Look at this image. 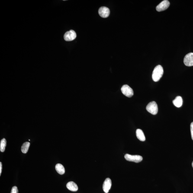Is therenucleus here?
I'll list each match as a JSON object with an SVG mask.
<instances>
[{"instance_id":"f257e3e1","label":"nucleus","mask_w":193,"mask_h":193,"mask_svg":"<svg viewBox=\"0 0 193 193\" xmlns=\"http://www.w3.org/2000/svg\"><path fill=\"white\" fill-rule=\"evenodd\" d=\"M163 73V69L162 66L159 65L156 66L152 73V78L153 81L155 82L159 81L162 77Z\"/></svg>"},{"instance_id":"f03ea898","label":"nucleus","mask_w":193,"mask_h":193,"mask_svg":"<svg viewBox=\"0 0 193 193\" xmlns=\"http://www.w3.org/2000/svg\"><path fill=\"white\" fill-rule=\"evenodd\" d=\"M146 110L153 115H155L158 112V106L156 103L152 101L148 104L146 107Z\"/></svg>"},{"instance_id":"7ed1b4c3","label":"nucleus","mask_w":193,"mask_h":193,"mask_svg":"<svg viewBox=\"0 0 193 193\" xmlns=\"http://www.w3.org/2000/svg\"><path fill=\"white\" fill-rule=\"evenodd\" d=\"M124 158L126 160L129 161L133 162L139 163L143 160V158L140 155H132L126 154L124 156Z\"/></svg>"},{"instance_id":"20e7f679","label":"nucleus","mask_w":193,"mask_h":193,"mask_svg":"<svg viewBox=\"0 0 193 193\" xmlns=\"http://www.w3.org/2000/svg\"><path fill=\"white\" fill-rule=\"evenodd\" d=\"M121 91L123 95L128 97H131L134 95L133 89L128 85H125L122 87Z\"/></svg>"},{"instance_id":"39448f33","label":"nucleus","mask_w":193,"mask_h":193,"mask_svg":"<svg viewBox=\"0 0 193 193\" xmlns=\"http://www.w3.org/2000/svg\"><path fill=\"white\" fill-rule=\"evenodd\" d=\"M77 37L76 33L73 30H71L66 32L64 36V38L66 41H72L75 40Z\"/></svg>"},{"instance_id":"423d86ee","label":"nucleus","mask_w":193,"mask_h":193,"mask_svg":"<svg viewBox=\"0 0 193 193\" xmlns=\"http://www.w3.org/2000/svg\"><path fill=\"white\" fill-rule=\"evenodd\" d=\"M170 5V3L167 0H165L162 1L159 4L156 8L157 11H165L169 8Z\"/></svg>"},{"instance_id":"0eeeda50","label":"nucleus","mask_w":193,"mask_h":193,"mask_svg":"<svg viewBox=\"0 0 193 193\" xmlns=\"http://www.w3.org/2000/svg\"><path fill=\"white\" fill-rule=\"evenodd\" d=\"M184 62L186 66H193V53H190L186 55Z\"/></svg>"},{"instance_id":"6e6552de","label":"nucleus","mask_w":193,"mask_h":193,"mask_svg":"<svg viewBox=\"0 0 193 193\" xmlns=\"http://www.w3.org/2000/svg\"><path fill=\"white\" fill-rule=\"evenodd\" d=\"M98 13L100 16L102 18H107L110 14L109 9L106 7H101L99 9Z\"/></svg>"},{"instance_id":"1a4fd4ad","label":"nucleus","mask_w":193,"mask_h":193,"mask_svg":"<svg viewBox=\"0 0 193 193\" xmlns=\"http://www.w3.org/2000/svg\"><path fill=\"white\" fill-rule=\"evenodd\" d=\"M112 186L111 180L110 178H107L104 181L103 185V189L104 192L108 193Z\"/></svg>"},{"instance_id":"9d476101","label":"nucleus","mask_w":193,"mask_h":193,"mask_svg":"<svg viewBox=\"0 0 193 193\" xmlns=\"http://www.w3.org/2000/svg\"><path fill=\"white\" fill-rule=\"evenodd\" d=\"M67 188L68 189L72 191L75 192L78 190V187L75 183L71 181L68 182L66 185Z\"/></svg>"},{"instance_id":"9b49d317","label":"nucleus","mask_w":193,"mask_h":193,"mask_svg":"<svg viewBox=\"0 0 193 193\" xmlns=\"http://www.w3.org/2000/svg\"><path fill=\"white\" fill-rule=\"evenodd\" d=\"M173 103L176 107L179 108L182 105L183 100L181 96H177L173 101Z\"/></svg>"},{"instance_id":"f8f14e48","label":"nucleus","mask_w":193,"mask_h":193,"mask_svg":"<svg viewBox=\"0 0 193 193\" xmlns=\"http://www.w3.org/2000/svg\"><path fill=\"white\" fill-rule=\"evenodd\" d=\"M136 134L138 139L141 141H144L146 140L144 133L141 129H138L136 130Z\"/></svg>"},{"instance_id":"ddd939ff","label":"nucleus","mask_w":193,"mask_h":193,"mask_svg":"<svg viewBox=\"0 0 193 193\" xmlns=\"http://www.w3.org/2000/svg\"><path fill=\"white\" fill-rule=\"evenodd\" d=\"M56 169L57 172L60 175H63L65 173V167L60 163L57 164L55 167Z\"/></svg>"},{"instance_id":"4468645a","label":"nucleus","mask_w":193,"mask_h":193,"mask_svg":"<svg viewBox=\"0 0 193 193\" xmlns=\"http://www.w3.org/2000/svg\"><path fill=\"white\" fill-rule=\"evenodd\" d=\"M30 143L29 142H26L23 144L21 147L22 152L24 153H27L29 147H30Z\"/></svg>"},{"instance_id":"2eb2a0df","label":"nucleus","mask_w":193,"mask_h":193,"mask_svg":"<svg viewBox=\"0 0 193 193\" xmlns=\"http://www.w3.org/2000/svg\"><path fill=\"white\" fill-rule=\"evenodd\" d=\"M6 144L7 141L5 139H3L1 140L0 143V150L1 152H4L5 151Z\"/></svg>"},{"instance_id":"dca6fc26","label":"nucleus","mask_w":193,"mask_h":193,"mask_svg":"<svg viewBox=\"0 0 193 193\" xmlns=\"http://www.w3.org/2000/svg\"><path fill=\"white\" fill-rule=\"evenodd\" d=\"M11 193H18V190L17 187L15 186L13 187Z\"/></svg>"},{"instance_id":"f3484780","label":"nucleus","mask_w":193,"mask_h":193,"mask_svg":"<svg viewBox=\"0 0 193 193\" xmlns=\"http://www.w3.org/2000/svg\"><path fill=\"white\" fill-rule=\"evenodd\" d=\"M190 129L191 132V137L193 140V122L191 123L190 125Z\"/></svg>"},{"instance_id":"a211bd4d","label":"nucleus","mask_w":193,"mask_h":193,"mask_svg":"<svg viewBox=\"0 0 193 193\" xmlns=\"http://www.w3.org/2000/svg\"><path fill=\"white\" fill-rule=\"evenodd\" d=\"M2 166L1 162H0V176H1V172H2Z\"/></svg>"},{"instance_id":"6ab92c4d","label":"nucleus","mask_w":193,"mask_h":193,"mask_svg":"<svg viewBox=\"0 0 193 193\" xmlns=\"http://www.w3.org/2000/svg\"><path fill=\"white\" fill-rule=\"evenodd\" d=\"M192 167L193 168V161L192 163Z\"/></svg>"}]
</instances>
